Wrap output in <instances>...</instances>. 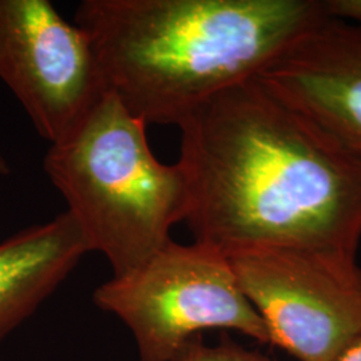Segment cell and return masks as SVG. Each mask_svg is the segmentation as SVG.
Masks as SVG:
<instances>
[{"instance_id": "obj_1", "label": "cell", "mask_w": 361, "mask_h": 361, "mask_svg": "<svg viewBox=\"0 0 361 361\" xmlns=\"http://www.w3.org/2000/svg\"><path fill=\"white\" fill-rule=\"evenodd\" d=\"M178 128L194 241L226 256L258 249L356 256L360 159L259 78L212 97Z\"/></svg>"}, {"instance_id": "obj_2", "label": "cell", "mask_w": 361, "mask_h": 361, "mask_svg": "<svg viewBox=\"0 0 361 361\" xmlns=\"http://www.w3.org/2000/svg\"><path fill=\"white\" fill-rule=\"evenodd\" d=\"M328 13L322 0H83L106 90L145 125H174L256 78Z\"/></svg>"}, {"instance_id": "obj_3", "label": "cell", "mask_w": 361, "mask_h": 361, "mask_svg": "<svg viewBox=\"0 0 361 361\" xmlns=\"http://www.w3.org/2000/svg\"><path fill=\"white\" fill-rule=\"evenodd\" d=\"M146 128L107 92L43 161L90 253L104 255L113 276L137 269L166 245L189 212L182 169L153 154Z\"/></svg>"}, {"instance_id": "obj_4", "label": "cell", "mask_w": 361, "mask_h": 361, "mask_svg": "<svg viewBox=\"0 0 361 361\" xmlns=\"http://www.w3.org/2000/svg\"><path fill=\"white\" fill-rule=\"evenodd\" d=\"M92 300L128 328L140 361H173L205 331H233L269 344L229 257L198 241L170 240L137 269L99 285Z\"/></svg>"}, {"instance_id": "obj_5", "label": "cell", "mask_w": 361, "mask_h": 361, "mask_svg": "<svg viewBox=\"0 0 361 361\" xmlns=\"http://www.w3.org/2000/svg\"><path fill=\"white\" fill-rule=\"evenodd\" d=\"M269 344L297 361H335L361 332L356 256L258 249L228 256Z\"/></svg>"}, {"instance_id": "obj_6", "label": "cell", "mask_w": 361, "mask_h": 361, "mask_svg": "<svg viewBox=\"0 0 361 361\" xmlns=\"http://www.w3.org/2000/svg\"><path fill=\"white\" fill-rule=\"evenodd\" d=\"M0 80L50 145L107 94L86 32L49 0H0Z\"/></svg>"}, {"instance_id": "obj_7", "label": "cell", "mask_w": 361, "mask_h": 361, "mask_svg": "<svg viewBox=\"0 0 361 361\" xmlns=\"http://www.w3.org/2000/svg\"><path fill=\"white\" fill-rule=\"evenodd\" d=\"M258 78L361 161V26L326 16Z\"/></svg>"}, {"instance_id": "obj_8", "label": "cell", "mask_w": 361, "mask_h": 361, "mask_svg": "<svg viewBox=\"0 0 361 361\" xmlns=\"http://www.w3.org/2000/svg\"><path fill=\"white\" fill-rule=\"evenodd\" d=\"M87 253L67 210L0 241V341L52 296Z\"/></svg>"}, {"instance_id": "obj_9", "label": "cell", "mask_w": 361, "mask_h": 361, "mask_svg": "<svg viewBox=\"0 0 361 361\" xmlns=\"http://www.w3.org/2000/svg\"><path fill=\"white\" fill-rule=\"evenodd\" d=\"M173 361H274L269 356L246 348L231 340L207 344L202 336L189 340Z\"/></svg>"}, {"instance_id": "obj_10", "label": "cell", "mask_w": 361, "mask_h": 361, "mask_svg": "<svg viewBox=\"0 0 361 361\" xmlns=\"http://www.w3.org/2000/svg\"><path fill=\"white\" fill-rule=\"evenodd\" d=\"M328 16L361 26V0H324Z\"/></svg>"}, {"instance_id": "obj_11", "label": "cell", "mask_w": 361, "mask_h": 361, "mask_svg": "<svg viewBox=\"0 0 361 361\" xmlns=\"http://www.w3.org/2000/svg\"><path fill=\"white\" fill-rule=\"evenodd\" d=\"M335 361H361V332L353 337V340L343 349Z\"/></svg>"}, {"instance_id": "obj_12", "label": "cell", "mask_w": 361, "mask_h": 361, "mask_svg": "<svg viewBox=\"0 0 361 361\" xmlns=\"http://www.w3.org/2000/svg\"><path fill=\"white\" fill-rule=\"evenodd\" d=\"M11 173V166L7 158L0 153V177H7Z\"/></svg>"}]
</instances>
